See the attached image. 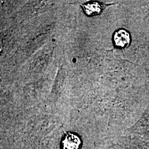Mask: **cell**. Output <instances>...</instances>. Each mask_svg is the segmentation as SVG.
Here are the masks:
<instances>
[{
  "mask_svg": "<svg viewBox=\"0 0 149 149\" xmlns=\"http://www.w3.org/2000/svg\"><path fill=\"white\" fill-rule=\"evenodd\" d=\"M113 42L115 46L118 48H127L130 42V37L128 31L120 29L114 33Z\"/></svg>",
  "mask_w": 149,
  "mask_h": 149,
  "instance_id": "6da1fadb",
  "label": "cell"
},
{
  "mask_svg": "<svg viewBox=\"0 0 149 149\" xmlns=\"http://www.w3.org/2000/svg\"><path fill=\"white\" fill-rule=\"evenodd\" d=\"M86 15L88 16L98 15L101 13L103 5L97 1L87 2L82 6Z\"/></svg>",
  "mask_w": 149,
  "mask_h": 149,
  "instance_id": "7a4b0ae2",
  "label": "cell"
},
{
  "mask_svg": "<svg viewBox=\"0 0 149 149\" xmlns=\"http://www.w3.org/2000/svg\"><path fill=\"white\" fill-rule=\"evenodd\" d=\"M80 145L79 138L74 134H69L63 141V149H78Z\"/></svg>",
  "mask_w": 149,
  "mask_h": 149,
  "instance_id": "3957f363",
  "label": "cell"
}]
</instances>
